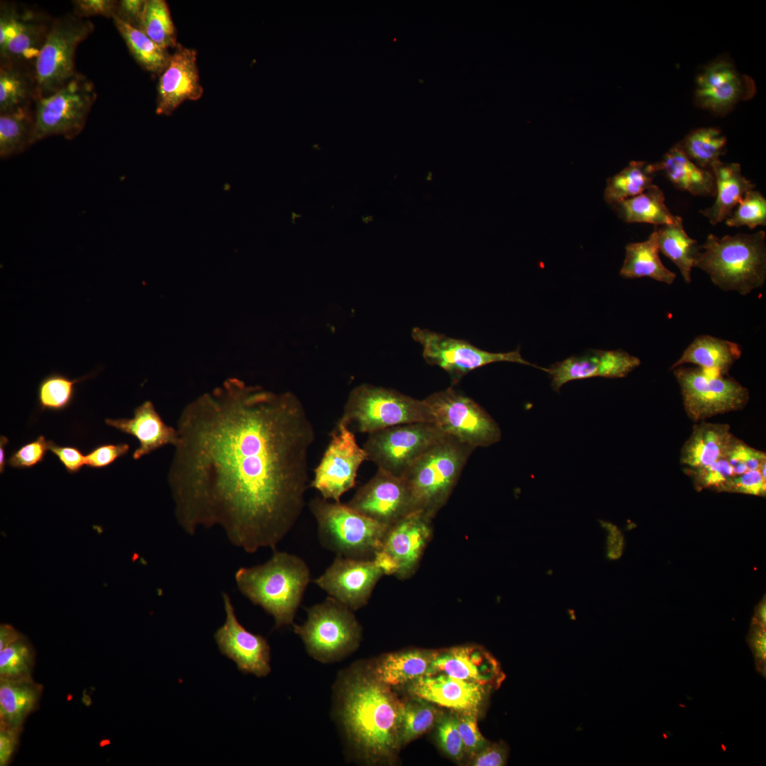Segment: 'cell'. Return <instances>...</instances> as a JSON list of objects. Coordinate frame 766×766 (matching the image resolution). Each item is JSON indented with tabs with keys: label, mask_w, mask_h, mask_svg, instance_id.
<instances>
[{
	"label": "cell",
	"mask_w": 766,
	"mask_h": 766,
	"mask_svg": "<svg viewBox=\"0 0 766 766\" xmlns=\"http://www.w3.org/2000/svg\"><path fill=\"white\" fill-rule=\"evenodd\" d=\"M176 428L167 479L181 528L218 525L247 553L274 549L309 486L315 431L300 399L231 379L188 404Z\"/></svg>",
	"instance_id": "1"
},
{
	"label": "cell",
	"mask_w": 766,
	"mask_h": 766,
	"mask_svg": "<svg viewBox=\"0 0 766 766\" xmlns=\"http://www.w3.org/2000/svg\"><path fill=\"white\" fill-rule=\"evenodd\" d=\"M401 701L368 665L342 670L333 688V713L350 757L378 763L394 759L399 748Z\"/></svg>",
	"instance_id": "2"
},
{
	"label": "cell",
	"mask_w": 766,
	"mask_h": 766,
	"mask_svg": "<svg viewBox=\"0 0 766 766\" xmlns=\"http://www.w3.org/2000/svg\"><path fill=\"white\" fill-rule=\"evenodd\" d=\"M235 579L241 594L272 616L275 628H280L293 625L310 570L301 557L275 551L263 564L239 568Z\"/></svg>",
	"instance_id": "3"
},
{
	"label": "cell",
	"mask_w": 766,
	"mask_h": 766,
	"mask_svg": "<svg viewBox=\"0 0 766 766\" xmlns=\"http://www.w3.org/2000/svg\"><path fill=\"white\" fill-rule=\"evenodd\" d=\"M765 238L763 231L721 238L709 234L694 267L704 271L721 290L747 295L766 279Z\"/></svg>",
	"instance_id": "4"
},
{
	"label": "cell",
	"mask_w": 766,
	"mask_h": 766,
	"mask_svg": "<svg viewBox=\"0 0 766 766\" xmlns=\"http://www.w3.org/2000/svg\"><path fill=\"white\" fill-rule=\"evenodd\" d=\"M474 449L447 435L413 462L402 477L413 511L435 516L448 500Z\"/></svg>",
	"instance_id": "5"
},
{
	"label": "cell",
	"mask_w": 766,
	"mask_h": 766,
	"mask_svg": "<svg viewBox=\"0 0 766 766\" xmlns=\"http://www.w3.org/2000/svg\"><path fill=\"white\" fill-rule=\"evenodd\" d=\"M322 546L344 557L373 560L389 526L353 510L346 504L322 496L309 504Z\"/></svg>",
	"instance_id": "6"
},
{
	"label": "cell",
	"mask_w": 766,
	"mask_h": 766,
	"mask_svg": "<svg viewBox=\"0 0 766 766\" xmlns=\"http://www.w3.org/2000/svg\"><path fill=\"white\" fill-rule=\"evenodd\" d=\"M339 419L349 427L353 425L357 432L368 434L405 423H435L423 399L370 384H361L350 391Z\"/></svg>",
	"instance_id": "7"
},
{
	"label": "cell",
	"mask_w": 766,
	"mask_h": 766,
	"mask_svg": "<svg viewBox=\"0 0 766 766\" xmlns=\"http://www.w3.org/2000/svg\"><path fill=\"white\" fill-rule=\"evenodd\" d=\"M306 611L304 623L293 626L311 657L331 663L342 660L357 649L362 627L347 606L328 596Z\"/></svg>",
	"instance_id": "8"
},
{
	"label": "cell",
	"mask_w": 766,
	"mask_h": 766,
	"mask_svg": "<svg viewBox=\"0 0 766 766\" xmlns=\"http://www.w3.org/2000/svg\"><path fill=\"white\" fill-rule=\"evenodd\" d=\"M94 28L90 21L74 13L52 22L34 65L36 99L54 93L78 75L75 51Z\"/></svg>",
	"instance_id": "9"
},
{
	"label": "cell",
	"mask_w": 766,
	"mask_h": 766,
	"mask_svg": "<svg viewBox=\"0 0 766 766\" xmlns=\"http://www.w3.org/2000/svg\"><path fill=\"white\" fill-rule=\"evenodd\" d=\"M672 371L680 387L684 411L696 423L741 410L750 399L748 389L727 375L697 367L679 366Z\"/></svg>",
	"instance_id": "10"
},
{
	"label": "cell",
	"mask_w": 766,
	"mask_h": 766,
	"mask_svg": "<svg viewBox=\"0 0 766 766\" xmlns=\"http://www.w3.org/2000/svg\"><path fill=\"white\" fill-rule=\"evenodd\" d=\"M93 83L78 74L54 93L35 100L33 144L52 135L72 139L84 128L96 99Z\"/></svg>",
	"instance_id": "11"
},
{
	"label": "cell",
	"mask_w": 766,
	"mask_h": 766,
	"mask_svg": "<svg viewBox=\"0 0 766 766\" xmlns=\"http://www.w3.org/2000/svg\"><path fill=\"white\" fill-rule=\"evenodd\" d=\"M423 401L433 413L435 424L446 435L474 448L488 447L501 440L499 426L489 413L452 387Z\"/></svg>",
	"instance_id": "12"
},
{
	"label": "cell",
	"mask_w": 766,
	"mask_h": 766,
	"mask_svg": "<svg viewBox=\"0 0 766 766\" xmlns=\"http://www.w3.org/2000/svg\"><path fill=\"white\" fill-rule=\"evenodd\" d=\"M445 435L435 423L401 424L369 434L363 449L378 469L402 477L413 462Z\"/></svg>",
	"instance_id": "13"
},
{
	"label": "cell",
	"mask_w": 766,
	"mask_h": 766,
	"mask_svg": "<svg viewBox=\"0 0 766 766\" xmlns=\"http://www.w3.org/2000/svg\"><path fill=\"white\" fill-rule=\"evenodd\" d=\"M411 335L421 345L423 357L427 363L446 371L453 384L459 382L470 372L494 362H510L540 368L524 360L519 349L491 353L467 340L420 328H413Z\"/></svg>",
	"instance_id": "14"
},
{
	"label": "cell",
	"mask_w": 766,
	"mask_h": 766,
	"mask_svg": "<svg viewBox=\"0 0 766 766\" xmlns=\"http://www.w3.org/2000/svg\"><path fill=\"white\" fill-rule=\"evenodd\" d=\"M365 460L366 453L357 444L355 433L339 419L314 470L310 486L323 498L340 502L343 494L355 486L359 468Z\"/></svg>",
	"instance_id": "15"
},
{
	"label": "cell",
	"mask_w": 766,
	"mask_h": 766,
	"mask_svg": "<svg viewBox=\"0 0 766 766\" xmlns=\"http://www.w3.org/2000/svg\"><path fill=\"white\" fill-rule=\"evenodd\" d=\"M756 92L753 79L740 73L733 60L719 56L702 66L695 78V105L711 114L724 116Z\"/></svg>",
	"instance_id": "16"
},
{
	"label": "cell",
	"mask_w": 766,
	"mask_h": 766,
	"mask_svg": "<svg viewBox=\"0 0 766 766\" xmlns=\"http://www.w3.org/2000/svg\"><path fill=\"white\" fill-rule=\"evenodd\" d=\"M431 519L413 511L389 526L373 559L384 574L405 579L413 574L432 535Z\"/></svg>",
	"instance_id": "17"
},
{
	"label": "cell",
	"mask_w": 766,
	"mask_h": 766,
	"mask_svg": "<svg viewBox=\"0 0 766 766\" xmlns=\"http://www.w3.org/2000/svg\"><path fill=\"white\" fill-rule=\"evenodd\" d=\"M353 510L390 526L413 512L411 494L403 477L377 469L346 504Z\"/></svg>",
	"instance_id": "18"
},
{
	"label": "cell",
	"mask_w": 766,
	"mask_h": 766,
	"mask_svg": "<svg viewBox=\"0 0 766 766\" xmlns=\"http://www.w3.org/2000/svg\"><path fill=\"white\" fill-rule=\"evenodd\" d=\"M222 598L226 621L214 634L221 653L232 660L240 672L257 677H266L271 671L267 640L250 632L239 622L228 594L223 592Z\"/></svg>",
	"instance_id": "19"
},
{
	"label": "cell",
	"mask_w": 766,
	"mask_h": 766,
	"mask_svg": "<svg viewBox=\"0 0 766 766\" xmlns=\"http://www.w3.org/2000/svg\"><path fill=\"white\" fill-rule=\"evenodd\" d=\"M383 570L374 560L336 556L331 565L314 582L329 596L352 611L364 606L382 576Z\"/></svg>",
	"instance_id": "20"
},
{
	"label": "cell",
	"mask_w": 766,
	"mask_h": 766,
	"mask_svg": "<svg viewBox=\"0 0 766 766\" xmlns=\"http://www.w3.org/2000/svg\"><path fill=\"white\" fill-rule=\"evenodd\" d=\"M171 54L166 69L159 76L155 112L170 116L186 101L203 96L196 50L179 43Z\"/></svg>",
	"instance_id": "21"
},
{
	"label": "cell",
	"mask_w": 766,
	"mask_h": 766,
	"mask_svg": "<svg viewBox=\"0 0 766 766\" xmlns=\"http://www.w3.org/2000/svg\"><path fill=\"white\" fill-rule=\"evenodd\" d=\"M641 362L623 350H592L579 356H571L548 368L541 367L551 378V387L559 392L572 380L595 377L622 378L637 368Z\"/></svg>",
	"instance_id": "22"
},
{
	"label": "cell",
	"mask_w": 766,
	"mask_h": 766,
	"mask_svg": "<svg viewBox=\"0 0 766 766\" xmlns=\"http://www.w3.org/2000/svg\"><path fill=\"white\" fill-rule=\"evenodd\" d=\"M407 684L413 696L459 714L478 713L486 696L484 684L444 673L423 676Z\"/></svg>",
	"instance_id": "23"
},
{
	"label": "cell",
	"mask_w": 766,
	"mask_h": 766,
	"mask_svg": "<svg viewBox=\"0 0 766 766\" xmlns=\"http://www.w3.org/2000/svg\"><path fill=\"white\" fill-rule=\"evenodd\" d=\"M105 423L138 439L139 446L133 454L134 460L165 445L174 446L178 440L177 428L165 423L150 401L138 406L132 418H106Z\"/></svg>",
	"instance_id": "24"
},
{
	"label": "cell",
	"mask_w": 766,
	"mask_h": 766,
	"mask_svg": "<svg viewBox=\"0 0 766 766\" xmlns=\"http://www.w3.org/2000/svg\"><path fill=\"white\" fill-rule=\"evenodd\" d=\"M652 169L661 172L677 189L694 196H715L716 180L711 170L701 168L684 153L679 143L674 145Z\"/></svg>",
	"instance_id": "25"
},
{
	"label": "cell",
	"mask_w": 766,
	"mask_h": 766,
	"mask_svg": "<svg viewBox=\"0 0 766 766\" xmlns=\"http://www.w3.org/2000/svg\"><path fill=\"white\" fill-rule=\"evenodd\" d=\"M733 436L728 424L696 423L682 448L681 464L687 469H696L725 457Z\"/></svg>",
	"instance_id": "26"
},
{
	"label": "cell",
	"mask_w": 766,
	"mask_h": 766,
	"mask_svg": "<svg viewBox=\"0 0 766 766\" xmlns=\"http://www.w3.org/2000/svg\"><path fill=\"white\" fill-rule=\"evenodd\" d=\"M432 669L433 675L442 672L458 679L484 684L494 677L496 665L484 650L477 647L465 645L434 653Z\"/></svg>",
	"instance_id": "27"
},
{
	"label": "cell",
	"mask_w": 766,
	"mask_h": 766,
	"mask_svg": "<svg viewBox=\"0 0 766 766\" xmlns=\"http://www.w3.org/2000/svg\"><path fill=\"white\" fill-rule=\"evenodd\" d=\"M711 170L716 180V199L711 206L699 212L711 225L716 226L731 215L744 194L755 185L743 176L738 163L723 162L720 160Z\"/></svg>",
	"instance_id": "28"
},
{
	"label": "cell",
	"mask_w": 766,
	"mask_h": 766,
	"mask_svg": "<svg viewBox=\"0 0 766 766\" xmlns=\"http://www.w3.org/2000/svg\"><path fill=\"white\" fill-rule=\"evenodd\" d=\"M741 354V347L736 343L709 335H701L688 345L670 370L690 363L709 372L728 375Z\"/></svg>",
	"instance_id": "29"
},
{
	"label": "cell",
	"mask_w": 766,
	"mask_h": 766,
	"mask_svg": "<svg viewBox=\"0 0 766 766\" xmlns=\"http://www.w3.org/2000/svg\"><path fill=\"white\" fill-rule=\"evenodd\" d=\"M433 655L416 650L390 653L368 666L379 681L390 687H397L433 675Z\"/></svg>",
	"instance_id": "30"
},
{
	"label": "cell",
	"mask_w": 766,
	"mask_h": 766,
	"mask_svg": "<svg viewBox=\"0 0 766 766\" xmlns=\"http://www.w3.org/2000/svg\"><path fill=\"white\" fill-rule=\"evenodd\" d=\"M43 687L32 677L0 678V726L22 727L40 701Z\"/></svg>",
	"instance_id": "31"
},
{
	"label": "cell",
	"mask_w": 766,
	"mask_h": 766,
	"mask_svg": "<svg viewBox=\"0 0 766 766\" xmlns=\"http://www.w3.org/2000/svg\"><path fill=\"white\" fill-rule=\"evenodd\" d=\"M659 252L657 226H655L646 240L631 243L626 246L621 276L628 279L649 277L672 284L676 274L663 265Z\"/></svg>",
	"instance_id": "32"
},
{
	"label": "cell",
	"mask_w": 766,
	"mask_h": 766,
	"mask_svg": "<svg viewBox=\"0 0 766 766\" xmlns=\"http://www.w3.org/2000/svg\"><path fill=\"white\" fill-rule=\"evenodd\" d=\"M665 200L663 192L652 184L641 194L611 206L626 223H647L658 226L672 223L677 217L668 209Z\"/></svg>",
	"instance_id": "33"
},
{
	"label": "cell",
	"mask_w": 766,
	"mask_h": 766,
	"mask_svg": "<svg viewBox=\"0 0 766 766\" xmlns=\"http://www.w3.org/2000/svg\"><path fill=\"white\" fill-rule=\"evenodd\" d=\"M26 16H21L13 36L4 52L0 53L1 62L26 68H28V64L32 63L34 69L50 26L35 20L31 15Z\"/></svg>",
	"instance_id": "34"
},
{
	"label": "cell",
	"mask_w": 766,
	"mask_h": 766,
	"mask_svg": "<svg viewBox=\"0 0 766 766\" xmlns=\"http://www.w3.org/2000/svg\"><path fill=\"white\" fill-rule=\"evenodd\" d=\"M657 232L659 251L675 264L685 283H691L692 270L700 245L687 235L682 218L677 216L672 223L657 227Z\"/></svg>",
	"instance_id": "35"
},
{
	"label": "cell",
	"mask_w": 766,
	"mask_h": 766,
	"mask_svg": "<svg viewBox=\"0 0 766 766\" xmlns=\"http://www.w3.org/2000/svg\"><path fill=\"white\" fill-rule=\"evenodd\" d=\"M36 100L33 72L28 68L1 62L0 113L29 106Z\"/></svg>",
	"instance_id": "36"
},
{
	"label": "cell",
	"mask_w": 766,
	"mask_h": 766,
	"mask_svg": "<svg viewBox=\"0 0 766 766\" xmlns=\"http://www.w3.org/2000/svg\"><path fill=\"white\" fill-rule=\"evenodd\" d=\"M113 21L131 55L145 71L160 76L166 69L171 54L162 48L142 30L124 23L116 16Z\"/></svg>",
	"instance_id": "37"
},
{
	"label": "cell",
	"mask_w": 766,
	"mask_h": 766,
	"mask_svg": "<svg viewBox=\"0 0 766 766\" xmlns=\"http://www.w3.org/2000/svg\"><path fill=\"white\" fill-rule=\"evenodd\" d=\"M34 110L29 106L0 113V156L9 157L33 144Z\"/></svg>",
	"instance_id": "38"
},
{
	"label": "cell",
	"mask_w": 766,
	"mask_h": 766,
	"mask_svg": "<svg viewBox=\"0 0 766 766\" xmlns=\"http://www.w3.org/2000/svg\"><path fill=\"white\" fill-rule=\"evenodd\" d=\"M655 173L651 163L631 161L628 165L606 181L604 198L610 204L638 195L653 184Z\"/></svg>",
	"instance_id": "39"
},
{
	"label": "cell",
	"mask_w": 766,
	"mask_h": 766,
	"mask_svg": "<svg viewBox=\"0 0 766 766\" xmlns=\"http://www.w3.org/2000/svg\"><path fill=\"white\" fill-rule=\"evenodd\" d=\"M679 143L693 162L706 170H711V166L726 152L727 139L718 128L694 129Z\"/></svg>",
	"instance_id": "40"
},
{
	"label": "cell",
	"mask_w": 766,
	"mask_h": 766,
	"mask_svg": "<svg viewBox=\"0 0 766 766\" xmlns=\"http://www.w3.org/2000/svg\"><path fill=\"white\" fill-rule=\"evenodd\" d=\"M140 30L162 48L174 49L178 44L177 29L165 0H147Z\"/></svg>",
	"instance_id": "41"
},
{
	"label": "cell",
	"mask_w": 766,
	"mask_h": 766,
	"mask_svg": "<svg viewBox=\"0 0 766 766\" xmlns=\"http://www.w3.org/2000/svg\"><path fill=\"white\" fill-rule=\"evenodd\" d=\"M94 374L73 379L56 372L47 375L38 387L37 396L40 409L59 411L67 409L73 401L76 384L92 377Z\"/></svg>",
	"instance_id": "42"
},
{
	"label": "cell",
	"mask_w": 766,
	"mask_h": 766,
	"mask_svg": "<svg viewBox=\"0 0 766 766\" xmlns=\"http://www.w3.org/2000/svg\"><path fill=\"white\" fill-rule=\"evenodd\" d=\"M438 711L426 701L413 700L401 702L399 711V738L400 745L408 743L433 726Z\"/></svg>",
	"instance_id": "43"
},
{
	"label": "cell",
	"mask_w": 766,
	"mask_h": 766,
	"mask_svg": "<svg viewBox=\"0 0 766 766\" xmlns=\"http://www.w3.org/2000/svg\"><path fill=\"white\" fill-rule=\"evenodd\" d=\"M33 665V651L23 638L0 650V678L31 677Z\"/></svg>",
	"instance_id": "44"
},
{
	"label": "cell",
	"mask_w": 766,
	"mask_h": 766,
	"mask_svg": "<svg viewBox=\"0 0 766 766\" xmlns=\"http://www.w3.org/2000/svg\"><path fill=\"white\" fill-rule=\"evenodd\" d=\"M729 227L748 226L754 229L766 225V199L757 190H748L725 221Z\"/></svg>",
	"instance_id": "45"
},
{
	"label": "cell",
	"mask_w": 766,
	"mask_h": 766,
	"mask_svg": "<svg viewBox=\"0 0 766 766\" xmlns=\"http://www.w3.org/2000/svg\"><path fill=\"white\" fill-rule=\"evenodd\" d=\"M725 457L731 466L734 475L758 470L760 466L766 461L765 453L750 447L735 436L731 442Z\"/></svg>",
	"instance_id": "46"
},
{
	"label": "cell",
	"mask_w": 766,
	"mask_h": 766,
	"mask_svg": "<svg viewBox=\"0 0 766 766\" xmlns=\"http://www.w3.org/2000/svg\"><path fill=\"white\" fill-rule=\"evenodd\" d=\"M689 475L697 488H715L718 490L731 477L733 472L726 457H722L704 467L687 469Z\"/></svg>",
	"instance_id": "47"
},
{
	"label": "cell",
	"mask_w": 766,
	"mask_h": 766,
	"mask_svg": "<svg viewBox=\"0 0 766 766\" xmlns=\"http://www.w3.org/2000/svg\"><path fill=\"white\" fill-rule=\"evenodd\" d=\"M437 738L440 748L448 756L456 760L462 759L465 748L456 717L446 716L440 721Z\"/></svg>",
	"instance_id": "48"
},
{
	"label": "cell",
	"mask_w": 766,
	"mask_h": 766,
	"mask_svg": "<svg viewBox=\"0 0 766 766\" xmlns=\"http://www.w3.org/2000/svg\"><path fill=\"white\" fill-rule=\"evenodd\" d=\"M52 442L47 440L43 435L39 436L13 452L9 458V465L17 468H28L36 465L43 460Z\"/></svg>",
	"instance_id": "49"
},
{
	"label": "cell",
	"mask_w": 766,
	"mask_h": 766,
	"mask_svg": "<svg viewBox=\"0 0 766 766\" xmlns=\"http://www.w3.org/2000/svg\"><path fill=\"white\" fill-rule=\"evenodd\" d=\"M718 491L763 496L766 494V479L758 470L747 471L731 477Z\"/></svg>",
	"instance_id": "50"
},
{
	"label": "cell",
	"mask_w": 766,
	"mask_h": 766,
	"mask_svg": "<svg viewBox=\"0 0 766 766\" xmlns=\"http://www.w3.org/2000/svg\"><path fill=\"white\" fill-rule=\"evenodd\" d=\"M456 718L465 750L477 753L487 745L477 726V713L459 714Z\"/></svg>",
	"instance_id": "51"
},
{
	"label": "cell",
	"mask_w": 766,
	"mask_h": 766,
	"mask_svg": "<svg viewBox=\"0 0 766 766\" xmlns=\"http://www.w3.org/2000/svg\"><path fill=\"white\" fill-rule=\"evenodd\" d=\"M127 443L104 444L99 445L85 455V464L93 468H101L113 462L129 450Z\"/></svg>",
	"instance_id": "52"
},
{
	"label": "cell",
	"mask_w": 766,
	"mask_h": 766,
	"mask_svg": "<svg viewBox=\"0 0 766 766\" xmlns=\"http://www.w3.org/2000/svg\"><path fill=\"white\" fill-rule=\"evenodd\" d=\"M72 2L74 13L80 18L101 16L113 18L116 14L118 1L76 0Z\"/></svg>",
	"instance_id": "53"
},
{
	"label": "cell",
	"mask_w": 766,
	"mask_h": 766,
	"mask_svg": "<svg viewBox=\"0 0 766 766\" xmlns=\"http://www.w3.org/2000/svg\"><path fill=\"white\" fill-rule=\"evenodd\" d=\"M757 670L765 677L766 634L765 628L753 623L748 637Z\"/></svg>",
	"instance_id": "54"
},
{
	"label": "cell",
	"mask_w": 766,
	"mask_h": 766,
	"mask_svg": "<svg viewBox=\"0 0 766 766\" xmlns=\"http://www.w3.org/2000/svg\"><path fill=\"white\" fill-rule=\"evenodd\" d=\"M147 0L118 1L116 16L124 23L140 30Z\"/></svg>",
	"instance_id": "55"
},
{
	"label": "cell",
	"mask_w": 766,
	"mask_h": 766,
	"mask_svg": "<svg viewBox=\"0 0 766 766\" xmlns=\"http://www.w3.org/2000/svg\"><path fill=\"white\" fill-rule=\"evenodd\" d=\"M21 16L15 8L1 4L0 53L4 52L8 43L13 36Z\"/></svg>",
	"instance_id": "56"
},
{
	"label": "cell",
	"mask_w": 766,
	"mask_h": 766,
	"mask_svg": "<svg viewBox=\"0 0 766 766\" xmlns=\"http://www.w3.org/2000/svg\"><path fill=\"white\" fill-rule=\"evenodd\" d=\"M49 450L58 457L70 473L77 472L84 465H86L85 455H83L77 448L60 446L52 442Z\"/></svg>",
	"instance_id": "57"
},
{
	"label": "cell",
	"mask_w": 766,
	"mask_h": 766,
	"mask_svg": "<svg viewBox=\"0 0 766 766\" xmlns=\"http://www.w3.org/2000/svg\"><path fill=\"white\" fill-rule=\"evenodd\" d=\"M22 727L0 726V765H8L18 746Z\"/></svg>",
	"instance_id": "58"
},
{
	"label": "cell",
	"mask_w": 766,
	"mask_h": 766,
	"mask_svg": "<svg viewBox=\"0 0 766 766\" xmlns=\"http://www.w3.org/2000/svg\"><path fill=\"white\" fill-rule=\"evenodd\" d=\"M506 751L501 744L485 745L476 753L474 766H502L506 764Z\"/></svg>",
	"instance_id": "59"
},
{
	"label": "cell",
	"mask_w": 766,
	"mask_h": 766,
	"mask_svg": "<svg viewBox=\"0 0 766 766\" xmlns=\"http://www.w3.org/2000/svg\"><path fill=\"white\" fill-rule=\"evenodd\" d=\"M600 524L606 531V554L608 558L615 560L618 558L623 552V538L619 529L614 524L601 521Z\"/></svg>",
	"instance_id": "60"
},
{
	"label": "cell",
	"mask_w": 766,
	"mask_h": 766,
	"mask_svg": "<svg viewBox=\"0 0 766 766\" xmlns=\"http://www.w3.org/2000/svg\"><path fill=\"white\" fill-rule=\"evenodd\" d=\"M21 635L14 628L9 625H1L0 627V650H3L11 643L21 638Z\"/></svg>",
	"instance_id": "61"
},
{
	"label": "cell",
	"mask_w": 766,
	"mask_h": 766,
	"mask_svg": "<svg viewBox=\"0 0 766 766\" xmlns=\"http://www.w3.org/2000/svg\"><path fill=\"white\" fill-rule=\"evenodd\" d=\"M754 623L765 628L766 625V606L765 601L761 602L757 607L753 618Z\"/></svg>",
	"instance_id": "62"
},
{
	"label": "cell",
	"mask_w": 766,
	"mask_h": 766,
	"mask_svg": "<svg viewBox=\"0 0 766 766\" xmlns=\"http://www.w3.org/2000/svg\"><path fill=\"white\" fill-rule=\"evenodd\" d=\"M8 439L5 436H1L0 440V471L2 473L4 471L6 466V453L5 445L7 443Z\"/></svg>",
	"instance_id": "63"
}]
</instances>
